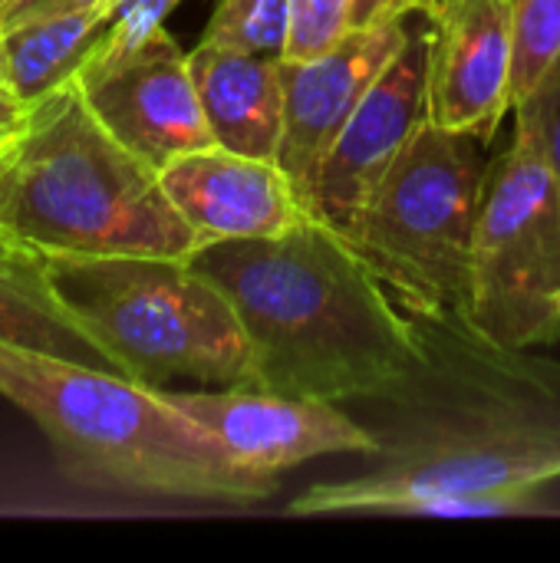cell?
<instances>
[{"mask_svg": "<svg viewBox=\"0 0 560 563\" xmlns=\"http://www.w3.org/2000/svg\"><path fill=\"white\" fill-rule=\"evenodd\" d=\"M515 40V106L560 59V0H508Z\"/></svg>", "mask_w": 560, "mask_h": 563, "instance_id": "cell-18", "label": "cell"}, {"mask_svg": "<svg viewBox=\"0 0 560 563\" xmlns=\"http://www.w3.org/2000/svg\"><path fill=\"white\" fill-rule=\"evenodd\" d=\"M515 40L508 0H432L426 122L485 145L515 112Z\"/></svg>", "mask_w": 560, "mask_h": 563, "instance_id": "cell-11", "label": "cell"}, {"mask_svg": "<svg viewBox=\"0 0 560 563\" xmlns=\"http://www.w3.org/2000/svg\"><path fill=\"white\" fill-rule=\"evenodd\" d=\"M109 0H13L0 13V30L40 20V16H56V13H79V10H102Z\"/></svg>", "mask_w": 560, "mask_h": 563, "instance_id": "cell-22", "label": "cell"}, {"mask_svg": "<svg viewBox=\"0 0 560 563\" xmlns=\"http://www.w3.org/2000/svg\"><path fill=\"white\" fill-rule=\"evenodd\" d=\"M0 396L36 422L59 472L79 485L234 508L277 492L274 475L241 468L162 389L116 369L0 343Z\"/></svg>", "mask_w": 560, "mask_h": 563, "instance_id": "cell-2", "label": "cell"}, {"mask_svg": "<svg viewBox=\"0 0 560 563\" xmlns=\"http://www.w3.org/2000/svg\"><path fill=\"white\" fill-rule=\"evenodd\" d=\"M162 396L208 429L221 449L254 475H281L323 455H380L383 442L337 402L281 396L257 386Z\"/></svg>", "mask_w": 560, "mask_h": 563, "instance_id": "cell-10", "label": "cell"}, {"mask_svg": "<svg viewBox=\"0 0 560 563\" xmlns=\"http://www.w3.org/2000/svg\"><path fill=\"white\" fill-rule=\"evenodd\" d=\"M482 148L475 135L422 122L347 234L406 313L439 327L465 330Z\"/></svg>", "mask_w": 560, "mask_h": 563, "instance_id": "cell-5", "label": "cell"}, {"mask_svg": "<svg viewBox=\"0 0 560 563\" xmlns=\"http://www.w3.org/2000/svg\"><path fill=\"white\" fill-rule=\"evenodd\" d=\"M512 115H515V125L525 129L538 142L560 185V59L535 86V92L515 106Z\"/></svg>", "mask_w": 560, "mask_h": 563, "instance_id": "cell-21", "label": "cell"}, {"mask_svg": "<svg viewBox=\"0 0 560 563\" xmlns=\"http://www.w3.org/2000/svg\"><path fill=\"white\" fill-rule=\"evenodd\" d=\"M0 231L43 254L191 257L201 238L162 178L92 112L79 82L36 102L0 152Z\"/></svg>", "mask_w": 560, "mask_h": 563, "instance_id": "cell-3", "label": "cell"}, {"mask_svg": "<svg viewBox=\"0 0 560 563\" xmlns=\"http://www.w3.org/2000/svg\"><path fill=\"white\" fill-rule=\"evenodd\" d=\"M30 112V102L10 96V92H0V139H7L10 132L20 129V122L26 119Z\"/></svg>", "mask_w": 560, "mask_h": 563, "instance_id": "cell-24", "label": "cell"}, {"mask_svg": "<svg viewBox=\"0 0 560 563\" xmlns=\"http://www.w3.org/2000/svg\"><path fill=\"white\" fill-rule=\"evenodd\" d=\"M76 82L99 122L155 172L178 155L215 145L188 53L165 26L89 63Z\"/></svg>", "mask_w": 560, "mask_h": 563, "instance_id": "cell-8", "label": "cell"}, {"mask_svg": "<svg viewBox=\"0 0 560 563\" xmlns=\"http://www.w3.org/2000/svg\"><path fill=\"white\" fill-rule=\"evenodd\" d=\"M188 63L215 145L277 162L284 139V59L201 40Z\"/></svg>", "mask_w": 560, "mask_h": 563, "instance_id": "cell-14", "label": "cell"}, {"mask_svg": "<svg viewBox=\"0 0 560 563\" xmlns=\"http://www.w3.org/2000/svg\"><path fill=\"white\" fill-rule=\"evenodd\" d=\"M0 92H10V86H7V63H3V36H0Z\"/></svg>", "mask_w": 560, "mask_h": 563, "instance_id": "cell-25", "label": "cell"}, {"mask_svg": "<svg viewBox=\"0 0 560 563\" xmlns=\"http://www.w3.org/2000/svg\"><path fill=\"white\" fill-rule=\"evenodd\" d=\"M7 86L17 99L36 102L79 79L102 36V10L56 13L0 30Z\"/></svg>", "mask_w": 560, "mask_h": 563, "instance_id": "cell-16", "label": "cell"}, {"mask_svg": "<svg viewBox=\"0 0 560 563\" xmlns=\"http://www.w3.org/2000/svg\"><path fill=\"white\" fill-rule=\"evenodd\" d=\"M50 280L109 366L149 389L257 386L254 346L231 300L185 257L46 254Z\"/></svg>", "mask_w": 560, "mask_h": 563, "instance_id": "cell-4", "label": "cell"}, {"mask_svg": "<svg viewBox=\"0 0 560 563\" xmlns=\"http://www.w3.org/2000/svg\"><path fill=\"white\" fill-rule=\"evenodd\" d=\"M465 333L492 353H521L560 336V185L518 125L485 168Z\"/></svg>", "mask_w": 560, "mask_h": 563, "instance_id": "cell-7", "label": "cell"}, {"mask_svg": "<svg viewBox=\"0 0 560 563\" xmlns=\"http://www.w3.org/2000/svg\"><path fill=\"white\" fill-rule=\"evenodd\" d=\"M290 36V0H218L201 40L284 59Z\"/></svg>", "mask_w": 560, "mask_h": 563, "instance_id": "cell-17", "label": "cell"}, {"mask_svg": "<svg viewBox=\"0 0 560 563\" xmlns=\"http://www.w3.org/2000/svg\"><path fill=\"white\" fill-rule=\"evenodd\" d=\"M560 478V422L495 409L422 426L380 449L363 475L310 485L290 515H413L462 495H535Z\"/></svg>", "mask_w": 560, "mask_h": 563, "instance_id": "cell-6", "label": "cell"}, {"mask_svg": "<svg viewBox=\"0 0 560 563\" xmlns=\"http://www.w3.org/2000/svg\"><path fill=\"white\" fill-rule=\"evenodd\" d=\"M3 142H7V139H0V152H3Z\"/></svg>", "mask_w": 560, "mask_h": 563, "instance_id": "cell-27", "label": "cell"}, {"mask_svg": "<svg viewBox=\"0 0 560 563\" xmlns=\"http://www.w3.org/2000/svg\"><path fill=\"white\" fill-rule=\"evenodd\" d=\"M409 16L353 26L337 46L310 59H284V139L277 165L294 181L300 201L314 214L317 172L343 132L353 109L399 53ZM317 218V214H314Z\"/></svg>", "mask_w": 560, "mask_h": 563, "instance_id": "cell-12", "label": "cell"}, {"mask_svg": "<svg viewBox=\"0 0 560 563\" xmlns=\"http://www.w3.org/2000/svg\"><path fill=\"white\" fill-rule=\"evenodd\" d=\"M10 3H13V0H0V13H3V10H7Z\"/></svg>", "mask_w": 560, "mask_h": 563, "instance_id": "cell-26", "label": "cell"}, {"mask_svg": "<svg viewBox=\"0 0 560 563\" xmlns=\"http://www.w3.org/2000/svg\"><path fill=\"white\" fill-rule=\"evenodd\" d=\"M188 264L234 307L257 360V389L317 402L386 399L429 373L406 307L323 221L277 238L211 241Z\"/></svg>", "mask_w": 560, "mask_h": 563, "instance_id": "cell-1", "label": "cell"}, {"mask_svg": "<svg viewBox=\"0 0 560 563\" xmlns=\"http://www.w3.org/2000/svg\"><path fill=\"white\" fill-rule=\"evenodd\" d=\"M162 188L188 228L211 241H248L287 234L314 214L274 158H251L208 145L178 155L162 172Z\"/></svg>", "mask_w": 560, "mask_h": 563, "instance_id": "cell-13", "label": "cell"}, {"mask_svg": "<svg viewBox=\"0 0 560 563\" xmlns=\"http://www.w3.org/2000/svg\"><path fill=\"white\" fill-rule=\"evenodd\" d=\"M429 7H432V0H353V26L403 20L409 13H419Z\"/></svg>", "mask_w": 560, "mask_h": 563, "instance_id": "cell-23", "label": "cell"}, {"mask_svg": "<svg viewBox=\"0 0 560 563\" xmlns=\"http://www.w3.org/2000/svg\"><path fill=\"white\" fill-rule=\"evenodd\" d=\"M353 30V0H290V36L284 59H310Z\"/></svg>", "mask_w": 560, "mask_h": 563, "instance_id": "cell-19", "label": "cell"}, {"mask_svg": "<svg viewBox=\"0 0 560 563\" xmlns=\"http://www.w3.org/2000/svg\"><path fill=\"white\" fill-rule=\"evenodd\" d=\"M429 96V10L413 13L406 43L370 86L330 145L314 191L317 221L350 234L370 195L393 168L399 152L426 122Z\"/></svg>", "mask_w": 560, "mask_h": 563, "instance_id": "cell-9", "label": "cell"}, {"mask_svg": "<svg viewBox=\"0 0 560 563\" xmlns=\"http://www.w3.org/2000/svg\"><path fill=\"white\" fill-rule=\"evenodd\" d=\"M0 343L112 369L59 300L46 271V254L7 231H0Z\"/></svg>", "mask_w": 560, "mask_h": 563, "instance_id": "cell-15", "label": "cell"}, {"mask_svg": "<svg viewBox=\"0 0 560 563\" xmlns=\"http://www.w3.org/2000/svg\"><path fill=\"white\" fill-rule=\"evenodd\" d=\"M178 3L182 0H109L102 7V36H99V46L89 63H99L106 56H116V53L142 43L158 26H165L168 13Z\"/></svg>", "mask_w": 560, "mask_h": 563, "instance_id": "cell-20", "label": "cell"}]
</instances>
